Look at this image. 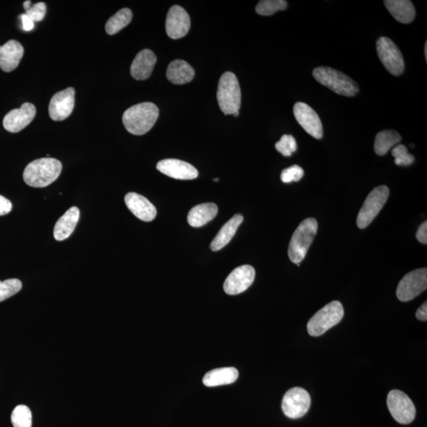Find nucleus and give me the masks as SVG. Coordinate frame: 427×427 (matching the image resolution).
I'll list each match as a JSON object with an SVG mask.
<instances>
[{"label": "nucleus", "instance_id": "obj_1", "mask_svg": "<svg viewBox=\"0 0 427 427\" xmlns=\"http://www.w3.org/2000/svg\"><path fill=\"white\" fill-rule=\"evenodd\" d=\"M159 116V108L151 102H143L129 108L123 115V123L127 131L136 136L148 133Z\"/></svg>", "mask_w": 427, "mask_h": 427}, {"label": "nucleus", "instance_id": "obj_2", "mask_svg": "<svg viewBox=\"0 0 427 427\" xmlns=\"http://www.w3.org/2000/svg\"><path fill=\"white\" fill-rule=\"evenodd\" d=\"M63 166L56 159L43 158L30 162L26 167L23 179L32 188H45L55 181L61 175Z\"/></svg>", "mask_w": 427, "mask_h": 427}, {"label": "nucleus", "instance_id": "obj_3", "mask_svg": "<svg viewBox=\"0 0 427 427\" xmlns=\"http://www.w3.org/2000/svg\"><path fill=\"white\" fill-rule=\"evenodd\" d=\"M217 100L225 115H239L241 93L239 80L234 73L227 72L221 75L218 86Z\"/></svg>", "mask_w": 427, "mask_h": 427}, {"label": "nucleus", "instance_id": "obj_4", "mask_svg": "<svg viewBox=\"0 0 427 427\" xmlns=\"http://www.w3.org/2000/svg\"><path fill=\"white\" fill-rule=\"evenodd\" d=\"M318 224L315 219L309 218L301 221L291 237L288 248L290 261L300 266L308 250L317 234Z\"/></svg>", "mask_w": 427, "mask_h": 427}, {"label": "nucleus", "instance_id": "obj_5", "mask_svg": "<svg viewBox=\"0 0 427 427\" xmlns=\"http://www.w3.org/2000/svg\"><path fill=\"white\" fill-rule=\"evenodd\" d=\"M313 77L319 83L335 93L346 97H354L359 92L358 84L348 75L331 68L320 67L313 70Z\"/></svg>", "mask_w": 427, "mask_h": 427}, {"label": "nucleus", "instance_id": "obj_6", "mask_svg": "<svg viewBox=\"0 0 427 427\" xmlns=\"http://www.w3.org/2000/svg\"><path fill=\"white\" fill-rule=\"evenodd\" d=\"M344 315L343 305L333 301L315 313L307 324L308 332L312 337H320L337 326Z\"/></svg>", "mask_w": 427, "mask_h": 427}, {"label": "nucleus", "instance_id": "obj_7", "mask_svg": "<svg viewBox=\"0 0 427 427\" xmlns=\"http://www.w3.org/2000/svg\"><path fill=\"white\" fill-rule=\"evenodd\" d=\"M388 197L389 189L386 186H378L369 194L357 218L359 228L365 229L374 221L386 203Z\"/></svg>", "mask_w": 427, "mask_h": 427}, {"label": "nucleus", "instance_id": "obj_8", "mask_svg": "<svg viewBox=\"0 0 427 427\" xmlns=\"http://www.w3.org/2000/svg\"><path fill=\"white\" fill-rule=\"evenodd\" d=\"M377 52L384 67L389 73L398 77L404 72L405 64L402 53L391 39L381 37L377 41Z\"/></svg>", "mask_w": 427, "mask_h": 427}, {"label": "nucleus", "instance_id": "obj_9", "mask_svg": "<svg viewBox=\"0 0 427 427\" xmlns=\"http://www.w3.org/2000/svg\"><path fill=\"white\" fill-rule=\"evenodd\" d=\"M387 405L393 417L399 424H409L415 418L416 409L407 394L394 389L389 392Z\"/></svg>", "mask_w": 427, "mask_h": 427}, {"label": "nucleus", "instance_id": "obj_10", "mask_svg": "<svg viewBox=\"0 0 427 427\" xmlns=\"http://www.w3.org/2000/svg\"><path fill=\"white\" fill-rule=\"evenodd\" d=\"M427 288V269L420 268L405 275L397 289V299L401 301L414 299Z\"/></svg>", "mask_w": 427, "mask_h": 427}, {"label": "nucleus", "instance_id": "obj_11", "mask_svg": "<svg viewBox=\"0 0 427 427\" xmlns=\"http://www.w3.org/2000/svg\"><path fill=\"white\" fill-rule=\"evenodd\" d=\"M311 405V398L306 389L295 387L290 389L285 394L282 409L285 415L290 419H299L309 410Z\"/></svg>", "mask_w": 427, "mask_h": 427}, {"label": "nucleus", "instance_id": "obj_12", "mask_svg": "<svg viewBox=\"0 0 427 427\" xmlns=\"http://www.w3.org/2000/svg\"><path fill=\"white\" fill-rule=\"evenodd\" d=\"M255 275V269L251 266H242L235 268L225 281L224 291L229 295L243 293L253 284Z\"/></svg>", "mask_w": 427, "mask_h": 427}, {"label": "nucleus", "instance_id": "obj_13", "mask_svg": "<svg viewBox=\"0 0 427 427\" xmlns=\"http://www.w3.org/2000/svg\"><path fill=\"white\" fill-rule=\"evenodd\" d=\"M294 115L297 121L305 131L313 138L323 137V126L317 113L304 102H297L294 106Z\"/></svg>", "mask_w": 427, "mask_h": 427}, {"label": "nucleus", "instance_id": "obj_14", "mask_svg": "<svg viewBox=\"0 0 427 427\" xmlns=\"http://www.w3.org/2000/svg\"><path fill=\"white\" fill-rule=\"evenodd\" d=\"M190 26V17L185 9L175 5L169 10L166 16V30L170 39L177 40L185 37Z\"/></svg>", "mask_w": 427, "mask_h": 427}, {"label": "nucleus", "instance_id": "obj_15", "mask_svg": "<svg viewBox=\"0 0 427 427\" xmlns=\"http://www.w3.org/2000/svg\"><path fill=\"white\" fill-rule=\"evenodd\" d=\"M75 89L69 88L58 92L52 97L48 112L52 120L61 121L67 119L75 107Z\"/></svg>", "mask_w": 427, "mask_h": 427}, {"label": "nucleus", "instance_id": "obj_16", "mask_svg": "<svg viewBox=\"0 0 427 427\" xmlns=\"http://www.w3.org/2000/svg\"><path fill=\"white\" fill-rule=\"evenodd\" d=\"M36 113V107L26 102L19 109L10 111L5 116L3 121V127L9 132H19L34 120Z\"/></svg>", "mask_w": 427, "mask_h": 427}, {"label": "nucleus", "instance_id": "obj_17", "mask_svg": "<svg viewBox=\"0 0 427 427\" xmlns=\"http://www.w3.org/2000/svg\"><path fill=\"white\" fill-rule=\"evenodd\" d=\"M157 170L161 174L177 180H193L199 175L193 166L178 159H164L157 164Z\"/></svg>", "mask_w": 427, "mask_h": 427}, {"label": "nucleus", "instance_id": "obj_18", "mask_svg": "<svg viewBox=\"0 0 427 427\" xmlns=\"http://www.w3.org/2000/svg\"><path fill=\"white\" fill-rule=\"evenodd\" d=\"M128 208L139 219L144 221H153L157 215V210L152 203L141 195L129 192L124 198Z\"/></svg>", "mask_w": 427, "mask_h": 427}, {"label": "nucleus", "instance_id": "obj_19", "mask_svg": "<svg viewBox=\"0 0 427 427\" xmlns=\"http://www.w3.org/2000/svg\"><path fill=\"white\" fill-rule=\"evenodd\" d=\"M24 48L17 41L10 40L0 46V68L5 72H10L17 68L23 58Z\"/></svg>", "mask_w": 427, "mask_h": 427}, {"label": "nucleus", "instance_id": "obj_20", "mask_svg": "<svg viewBox=\"0 0 427 427\" xmlns=\"http://www.w3.org/2000/svg\"><path fill=\"white\" fill-rule=\"evenodd\" d=\"M157 62V58L153 51L143 50L139 52L131 65L132 77L137 80L148 79Z\"/></svg>", "mask_w": 427, "mask_h": 427}, {"label": "nucleus", "instance_id": "obj_21", "mask_svg": "<svg viewBox=\"0 0 427 427\" xmlns=\"http://www.w3.org/2000/svg\"><path fill=\"white\" fill-rule=\"evenodd\" d=\"M79 217L80 212L78 208L72 207L67 210L54 227V239L59 241L68 239L72 235Z\"/></svg>", "mask_w": 427, "mask_h": 427}, {"label": "nucleus", "instance_id": "obj_22", "mask_svg": "<svg viewBox=\"0 0 427 427\" xmlns=\"http://www.w3.org/2000/svg\"><path fill=\"white\" fill-rule=\"evenodd\" d=\"M166 77L170 83L183 85L192 82L195 77V70L185 61L175 59L172 61L166 71Z\"/></svg>", "mask_w": 427, "mask_h": 427}, {"label": "nucleus", "instance_id": "obj_23", "mask_svg": "<svg viewBox=\"0 0 427 427\" xmlns=\"http://www.w3.org/2000/svg\"><path fill=\"white\" fill-rule=\"evenodd\" d=\"M389 13L399 23L408 24L415 17V9L413 2L408 0H386L384 2Z\"/></svg>", "mask_w": 427, "mask_h": 427}, {"label": "nucleus", "instance_id": "obj_24", "mask_svg": "<svg viewBox=\"0 0 427 427\" xmlns=\"http://www.w3.org/2000/svg\"><path fill=\"white\" fill-rule=\"evenodd\" d=\"M243 216L237 214L233 218L230 219L227 223L221 227L217 235L215 236L214 240L210 244V250L212 251H219L224 248L233 239L237 229L242 224Z\"/></svg>", "mask_w": 427, "mask_h": 427}, {"label": "nucleus", "instance_id": "obj_25", "mask_svg": "<svg viewBox=\"0 0 427 427\" xmlns=\"http://www.w3.org/2000/svg\"><path fill=\"white\" fill-rule=\"evenodd\" d=\"M217 213V205L213 203L199 204L188 212V223L192 227H201L214 219Z\"/></svg>", "mask_w": 427, "mask_h": 427}, {"label": "nucleus", "instance_id": "obj_26", "mask_svg": "<svg viewBox=\"0 0 427 427\" xmlns=\"http://www.w3.org/2000/svg\"><path fill=\"white\" fill-rule=\"evenodd\" d=\"M239 377V371L234 367L215 369L209 371L203 377V383L208 387L230 385Z\"/></svg>", "mask_w": 427, "mask_h": 427}, {"label": "nucleus", "instance_id": "obj_27", "mask_svg": "<svg viewBox=\"0 0 427 427\" xmlns=\"http://www.w3.org/2000/svg\"><path fill=\"white\" fill-rule=\"evenodd\" d=\"M401 136L394 130H384L377 135L375 150L377 155L383 156L394 146L401 141Z\"/></svg>", "mask_w": 427, "mask_h": 427}, {"label": "nucleus", "instance_id": "obj_28", "mask_svg": "<svg viewBox=\"0 0 427 427\" xmlns=\"http://www.w3.org/2000/svg\"><path fill=\"white\" fill-rule=\"evenodd\" d=\"M132 19V10L123 8L119 10L115 15L108 20L106 30L108 34L115 35L126 27Z\"/></svg>", "mask_w": 427, "mask_h": 427}, {"label": "nucleus", "instance_id": "obj_29", "mask_svg": "<svg viewBox=\"0 0 427 427\" xmlns=\"http://www.w3.org/2000/svg\"><path fill=\"white\" fill-rule=\"evenodd\" d=\"M288 8V2L284 0H262L256 7V12L259 15L269 16L284 10Z\"/></svg>", "mask_w": 427, "mask_h": 427}, {"label": "nucleus", "instance_id": "obj_30", "mask_svg": "<svg viewBox=\"0 0 427 427\" xmlns=\"http://www.w3.org/2000/svg\"><path fill=\"white\" fill-rule=\"evenodd\" d=\"M12 423L14 427H31L32 413L26 405H19L12 414Z\"/></svg>", "mask_w": 427, "mask_h": 427}, {"label": "nucleus", "instance_id": "obj_31", "mask_svg": "<svg viewBox=\"0 0 427 427\" xmlns=\"http://www.w3.org/2000/svg\"><path fill=\"white\" fill-rule=\"evenodd\" d=\"M21 286H23V284L17 279H10L3 281V282L0 281V302L19 293Z\"/></svg>", "mask_w": 427, "mask_h": 427}, {"label": "nucleus", "instance_id": "obj_32", "mask_svg": "<svg viewBox=\"0 0 427 427\" xmlns=\"http://www.w3.org/2000/svg\"><path fill=\"white\" fill-rule=\"evenodd\" d=\"M275 149L284 156L290 157L298 149L296 139L291 135H284L279 141L275 144Z\"/></svg>", "mask_w": 427, "mask_h": 427}, {"label": "nucleus", "instance_id": "obj_33", "mask_svg": "<svg viewBox=\"0 0 427 427\" xmlns=\"http://www.w3.org/2000/svg\"><path fill=\"white\" fill-rule=\"evenodd\" d=\"M392 155L395 158V164L397 166H410L415 161V157L409 154L408 148L402 144L396 146L392 150Z\"/></svg>", "mask_w": 427, "mask_h": 427}, {"label": "nucleus", "instance_id": "obj_34", "mask_svg": "<svg viewBox=\"0 0 427 427\" xmlns=\"http://www.w3.org/2000/svg\"><path fill=\"white\" fill-rule=\"evenodd\" d=\"M304 176V170L299 166H292L283 170L281 174V180L284 183L298 182Z\"/></svg>", "mask_w": 427, "mask_h": 427}, {"label": "nucleus", "instance_id": "obj_35", "mask_svg": "<svg viewBox=\"0 0 427 427\" xmlns=\"http://www.w3.org/2000/svg\"><path fill=\"white\" fill-rule=\"evenodd\" d=\"M46 9L47 8L45 3H37L28 10H26V14L28 15L34 23H37V21H41L44 19L46 14Z\"/></svg>", "mask_w": 427, "mask_h": 427}, {"label": "nucleus", "instance_id": "obj_36", "mask_svg": "<svg viewBox=\"0 0 427 427\" xmlns=\"http://www.w3.org/2000/svg\"><path fill=\"white\" fill-rule=\"evenodd\" d=\"M12 203L8 199L0 195V216L6 215L12 212Z\"/></svg>", "mask_w": 427, "mask_h": 427}, {"label": "nucleus", "instance_id": "obj_37", "mask_svg": "<svg viewBox=\"0 0 427 427\" xmlns=\"http://www.w3.org/2000/svg\"><path fill=\"white\" fill-rule=\"evenodd\" d=\"M416 239L421 243V244H427V221H424L423 224L419 226V228L416 233Z\"/></svg>", "mask_w": 427, "mask_h": 427}, {"label": "nucleus", "instance_id": "obj_38", "mask_svg": "<svg viewBox=\"0 0 427 427\" xmlns=\"http://www.w3.org/2000/svg\"><path fill=\"white\" fill-rule=\"evenodd\" d=\"M20 18L23 23V29L25 31H31L34 28V21H32L26 14H21Z\"/></svg>", "mask_w": 427, "mask_h": 427}, {"label": "nucleus", "instance_id": "obj_39", "mask_svg": "<svg viewBox=\"0 0 427 427\" xmlns=\"http://www.w3.org/2000/svg\"><path fill=\"white\" fill-rule=\"evenodd\" d=\"M416 318L421 321H427V304L426 301L424 302L423 305H421L417 312L415 313Z\"/></svg>", "mask_w": 427, "mask_h": 427}, {"label": "nucleus", "instance_id": "obj_40", "mask_svg": "<svg viewBox=\"0 0 427 427\" xmlns=\"http://www.w3.org/2000/svg\"><path fill=\"white\" fill-rule=\"evenodd\" d=\"M23 7L26 10H28L31 8V1H26L23 4Z\"/></svg>", "mask_w": 427, "mask_h": 427}, {"label": "nucleus", "instance_id": "obj_41", "mask_svg": "<svg viewBox=\"0 0 427 427\" xmlns=\"http://www.w3.org/2000/svg\"><path fill=\"white\" fill-rule=\"evenodd\" d=\"M425 57L427 59V42L425 43Z\"/></svg>", "mask_w": 427, "mask_h": 427}, {"label": "nucleus", "instance_id": "obj_42", "mask_svg": "<svg viewBox=\"0 0 427 427\" xmlns=\"http://www.w3.org/2000/svg\"><path fill=\"white\" fill-rule=\"evenodd\" d=\"M215 182L219 181V178H216V179L214 180Z\"/></svg>", "mask_w": 427, "mask_h": 427}]
</instances>
